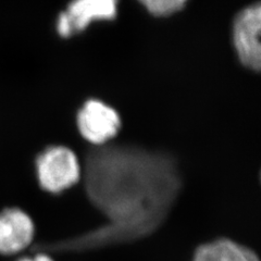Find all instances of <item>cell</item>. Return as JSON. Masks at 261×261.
<instances>
[{"mask_svg":"<svg viewBox=\"0 0 261 261\" xmlns=\"http://www.w3.org/2000/svg\"><path fill=\"white\" fill-rule=\"evenodd\" d=\"M35 254V252H34ZM16 261H55L50 255L45 254V252H36L34 256H24L19 258Z\"/></svg>","mask_w":261,"mask_h":261,"instance_id":"30bf717a","label":"cell"},{"mask_svg":"<svg viewBox=\"0 0 261 261\" xmlns=\"http://www.w3.org/2000/svg\"><path fill=\"white\" fill-rule=\"evenodd\" d=\"M140 2L151 14L165 16L183 9L189 0H140Z\"/></svg>","mask_w":261,"mask_h":261,"instance_id":"ba28073f","label":"cell"},{"mask_svg":"<svg viewBox=\"0 0 261 261\" xmlns=\"http://www.w3.org/2000/svg\"><path fill=\"white\" fill-rule=\"evenodd\" d=\"M205 245L214 261H260L254 250L230 239H217Z\"/></svg>","mask_w":261,"mask_h":261,"instance_id":"52a82bcc","label":"cell"},{"mask_svg":"<svg viewBox=\"0 0 261 261\" xmlns=\"http://www.w3.org/2000/svg\"><path fill=\"white\" fill-rule=\"evenodd\" d=\"M35 172L40 189L51 195H60L71 189L82 175L75 153L62 146L48 147L38 153Z\"/></svg>","mask_w":261,"mask_h":261,"instance_id":"7a4b0ae2","label":"cell"},{"mask_svg":"<svg viewBox=\"0 0 261 261\" xmlns=\"http://www.w3.org/2000/svg\"><path fill=\"white\" fill-rule=\"evenodd\" d=\"M261 7L251 5L236 16L233 27L234 46L241 62L251 70L259 71L261 65Z\"/></svg>","mask_w":261,"mask_h":261,"instance_id":"3957f363","label":"cell"},{"mask_svg":"<svg viewBox=\"0 0 261 261\" xmlns=\"http://www.w3.org/2000/svg\"><path fill=\"white\" fill-rule=\"evenodd\" d=\"M192 261H214V260H212L211 256L209 255L206 245L201 244L194 251V256H193Z\"/></svg>","mask_w":261,"mask_h":261,"instance_id":"9c48e42d","label":"cell"},{"mask_svg":"<svg viewBox=\"0 0 261 261\" xmlns=\"http://www.w3.org/2000/svg\"><path fill=\"white\" fill-rule=\"evenodd\" d=\"M81 134L94 145H103L116 136L121 127L118 112L99 100H88L79 112Z\"/></svg>","mask_w":261,"mask_h":261,"instance_id":"277c9868","label":"cell"},{"mask_svg":"<svg viewBox=\"0 0 261 261\" xmlns=\"http://www.w3.org/2000/svg\"><path fill=\"white\" fill-rule=\"evenodd\" d=\"M35 234V223L27 211L19 207L0 211V255L20 254L33 244Z\"/></svg>","mask_w":261,"mask_h":261,"instance_id":"5b68a950","label":"cell"},{"mask_svg":"<svg viewBox=\"0 0 261 261\" xmlns=\"http://www.w3.org/2000/svg\"><path fill=\"white\" fill-rule=\"evenodd\" d=\"M117 12L118 0H72L63 14L74 34L84 31L94 21L114 19Z\"/></svg>","mask_w":261,"mask_h":261,"instance_id":"8992f818","label":"cell"},{"mask_svg":"<svg viewBox=\"0 0 261 261\" xmlns=\"http://www.w3.org/2000/svg\"><path fill=\"white\" fill-rule=\"evenodd\" d=\"M84 184L88 200L106 222L72 238L36 244L33 251L73 254L149 238L167 221L182 190L173 158L132 146L89 152Z\"/></svg>","mask_w":261,"mask_h":261,"instance_id":"6da1fadb","label":"cell"}]
</instances>
